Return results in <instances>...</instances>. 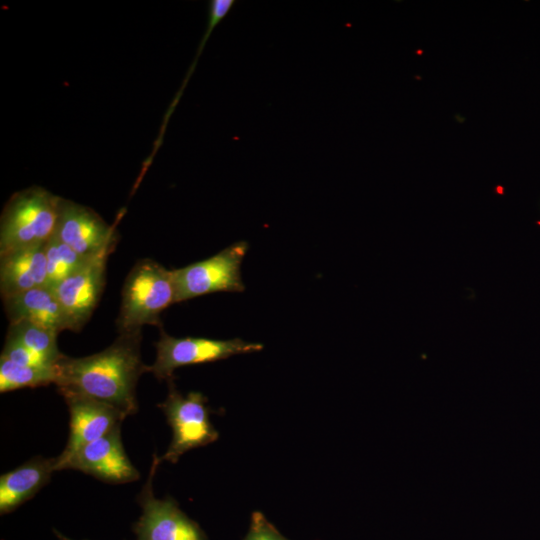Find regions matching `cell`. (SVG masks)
<instances>
[{"instance_id":"cell-1","label":"cell","mask_w":540,"mask_h":540,"mask_svg":"<svg viewBox=\"0 0 540 540\" xmlns=\"http://www.w3.org/2000/svg\"><path fill=\"white\" fill-rule=\"evenodd\" d=\"M142 330L121 333L103 351L56 363L59 392L81 394L106 403L126 416L138 411L136 386L149 366L141 358Z\"/></svg>"},{"instance_id":"cell-2","label":"cell","mask_w":540,"mask_h":540,"mask_svg":"<svg viewBox=\"0 0 540 540\" xmlns=\"http://www.w3.org/2000/svg\"><path fill=\"white\" fill-rule=\"evenodd\" d=\"M175 302L172 270L152 259L137 261L124 282L118 334L142 330L144 325L161 327L160 314Z\"/></svg>"},{"instance_id":"cell-3","label":"cell","mask_w":540,"mask_h":540,"mask_svg":"<svg viewBox=\"0 0 540 540\" xmlns=\"http://www.w3.org/2000/svg\"><path fill=\"white\" fill-rule=\"evenodd\" d=\"M62 197L39 186L14 193L0 219V256L44 245L53 236Z\"/></svg>"},{"instance_id":"cell-4","label":"cell","mask_w":540,"mask_h":540,"mask_svg":"<svg viewBox=\"0 0 540 540\" xmlns=\"http://www.w3.org/2000/svg\"><path fill=\"white\" fill-rule=\"evenodd\" d=\"M166 399L158 404L172 431L171 442L161 462L177 463L186 452L215 442L219 433L210 420L207 398L197 391L183 395L168 382Z\"/></svg>"},{"instance_id":"cell-5","label":"cell","mask_w":540,"mask_h":540,"mask_svg":"<svg viewBox=\"0 0 540 540\" xmlns=\"http://www.w3.org/2000/svg\"><path fill=\"white\" fill-rule=\"evenodd\" d=\"M161 463L153 454L146 482L138 495L141 515L134 524L136 540H209L201 526L181 510L171 497L154 495L153 479Z\"/></svg>"},{"instance_id":"cell-6","label":"cell","mask_w":540,"mask_h":540,"mask_svg":"<svg viewBox=\"0 0 540 540\" xmlns=\"http://www.w3.org/2000/svg\"><path fill=\"white\" fill-rule=\"evenodd\" d=\"M247 249L246 242H237L208 259L172 270L176 302L216 292L244 291L240 266Z\"/></svg>"},{"instance_id":"cell-7","label":"cell","mask_w":540,"mask_h":540,"mask_svg":"<svg viewBox=\"0 0 540 540\" xmlns=\"http://www.w3.org/2000/svg\"><path fill=\"white\" fill-rule=\"evenodd\" d=\"M156 358L149 372L158 380H173L177 368L214 362L234 355L258 352L263 345L239 338L216 340L201 337L176 338L160 329V338L155 343Z\"/></svg>"},{"instance_id":"cell-8","label":"cell","mask_w":540,"mask_h":540,"mask_svg":"<svg viewBox=\"0 0 540 540\" xmlns=\"http://www.w3.org/2000/svg\"><path fill=\"white\" fill-rule=\"evenodd\" d=\"M53 236L85 258L114 251L116 223L108 224L91 208L62 198Z\"/></svg>"},{"instance_id":"cell-9","label":"cell","mask_w":540,"mask_h":540,"mask_svg":"<svg viewBox=\"0 0 540 540\" xmlns=\"http://www.w3.org/2000/svg\"><path fill=\"white\" fill-rule=\"evenodd\" d=\"M76 470L112 484L137 481L139 471L128 458L121 439V424L78 449L59 468Z\"/></svg>"},{"instance_id":"cell-10","label":"cell","mask_w":540,"mask_h":540,"mask_svg":"<svg viewBox=\"0 0 540 540\" xmlns=\"http://www.w3.org/2000/svg\"><path fill=\"white\" fill-rule=\"evenodd\" d=\"M59 393L67 404L70 421L67 443L56 457V471L78 449L104 436L127 417L118 409L93 398L67 391Z\"/></svg>"},{"instance_id":"cell-11","label":"cell","mask_w":540,"mask_h":540,"mask_svg":"<svg viewBox=\"0 0 540 540\" xmlns=\"http://www.w3.org/2000/svg\"><path fill=\"white\" fill-rule=\"evenodd\" d=\"M109 255L103 254L90 259L51 288L70 322L71 331H80L96 308L105 285Z\"/></svg>"},{"instance_id":"cell-12","label":"cell","mask_w":540,"mask_h":540,"mask_svg":"<svg viewBox=\"0 0 540 540\" xmlns=\"http://www.w3.org/2000/svg\"><path fill=\"white\" fill-rule=\"evenodd\" d=\"M56 457L35 456L0 477V514L13 512L34 497L56 471Z\"/></svg>"},{"instance_id":"cell-13","label":"cell","mask_w":540,"mask_h":540,"mask_svg":"<svg viewBox=\"0 0 540 540\" xmlns=\"http://www.w3.org/2000/svg\"><path fill=\"white\" fill-rule=\"evenodd\" d=\"M43 286H47L45 244L0 256L2 299Z\"/></svg>"},{"instance_id":"cell-14","label":"cell","mask_w":540,"mask_h":540,"mask_svg":"<svg viewBox=\"0 0 540 540\" xmlns=\"http://www.w3.org/2000/svg\"><path fill=\"white\" fill-rule=\"evenodd\" d=\"M10 321L27 320L56 333L71 330L70 322L53 290L48 286L33 288L3 299Z\"/></svg>"},{"instance_id":"cell-15","label":"cell","mask_w":540,"mask_h":540,"mask_svg":"<svg viewBox=\"0 0 540 540\" xmlns=\"http://www.w3.org/2000/svg\"><path fill=\"white\" fill-rule=\"evenodd\" d=\"M58 333L27 320L12 322L6 338L55 364L63 357L57 346Z\"/></svg>"},{"instance_id":"cell-16","label":"cell","mask_w":540,"mask_h":540,"mask_svg":"<svg viewBox=\"0 0 540 540\" xmlns=\"http://www.w3.org/2000/svg\"><path fill=\"white\" fill-rule=\"evenodd\" d=\"M56 381L55 367L28 366L0 357V392L39 387Z\"/></svg>"},{"instance_id":"cell-17","label":"cell","mask_w":540,"mask_h":540,"mask_svg":"<svg viewBox=\"0 0 540 540\" xmlns=\"http://www.w3.org/2000/svg\"><path fill=\"white\" fill-rule=\"evenodd\" d=\"M47 286L52 288L80 269L92 258H85L52 236L45 244Z\"/></svg>"},{"instance_id":"cell-18","label":"cell","mask_w":540,"mask_h":540,"mask_svg":"<svg viewBox=\"0 0 540 540\" xmlns=\"http://www.w3.org/2000/svg\"><path fill=\"white\" fill-rule=\"evenodd\" d=\"M1 357L6 358L20 365L39 366V367H55L56 366L55 364H52L45 358L31 352L20 343L9 338L5 339V344L1 353Z\"/></svg>"},{"instance_id":"cell-19","label":"cell","mask_w":540,"mask_h":540,"mask_svg":"<svg viewBox=\"0 0 540 540\" xmlns=\"http://www.w3.org/2000/svg\"><path fill=\"white\" fill-rule=\"evenodd\" d=\"M242 540H290L260 511L251 514L247 533Z\"/></svg>"},{"instance_id":"cell-20","label":"cell","mask_w":540,"mask_h":540,"mask_svg":"<svg viewBox=\"0 0 540 540\" xmlns=\"http://www.w3.org/2000/svg\"><path fill=\"white\" fill-rule=\"evenodd\" d=\"M53 532L55 534V536L59 539V540H76V539H73V538H70L64 534H62L61 532L57 531L56 529H53ZM86 540V539H84Z\"/></svg>"},{"instance_id":"cell-21","label":"cell","mask_w":540,"mask_h":540,"mask_svg":"<svg viewBox=\"0 0 540 540\" xmlns=\"http://www.w3.org/2000/svg\"><path fill=\"white\" fill-rule=\"evenodd\" d=\"M495 191H496L497 194L503 195L504 194V187L501 186V185H497L496 188H495Z\"/></svg>"},{"instance_id":"cell-22","label":"cell","mask_w":540,"mask_h":540,"mask_svg":"<svg viewBox=\"0 0 540 540\" xmlns=\"http://www.w3.org/2000/svg\"><path fill=\"white\" fill-rule=\"evenodd\" d=\"M415 53L418 54V55H422V54H423V50L418 49V50L415 51Z\"/></svg>"},{"instance_id":"cell-23","label":"cell","mask_w":540,"mask_h":540,"mask_svg":"<svg viewBox=\"0 0 540 540\" xmlns=\"http://www.w3.org/2000/svg\"><path fill=\"white\" fill-rule=\"evenodd\" d=\"M537 224H539V225H540V221H537Z\"/></svg>"}]
</instances>
